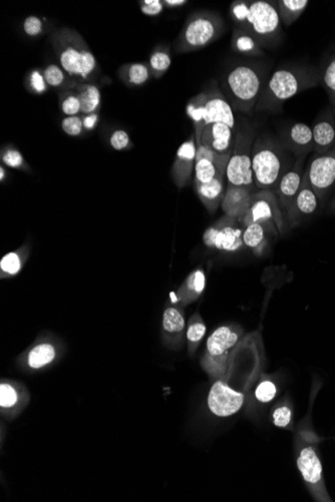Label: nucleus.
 <instances>
[{
    "label": "nucleus",
    "instance_id": "ddd939ff",
    "mask_svg": "<svg viewBox=\"0 0 335 502\" xmlns=\"http://www.w3.org/2000/svg\"><path fill=\"white\" fill-rule=\"evenodd\" d=\"M231 155H221L197 144L194 184H207L220 176H226Z\"/></svg>",
    "mask_w": 335,
    "mask_h": 502
},
{
    "label": "nucleus",
    "instance_id": "3c124183",
    "mask_svg": "<svg viewBox=\"0 0 335 502\" xmlns=\"http://www.w3.org/2000/svg\"><path fill=\"white\" fill-rule=\"evenodd\" d=\"M330 108H331V109H332V113H334V118H335V104H334V106H330Z\"/></svg>",
    "mask_w": 335,
    "mask_h": 502
},
{
    "label": "nucleus",
    "instance_id": "8fccbe9b",
    "mask_svg": "<svg viewBox=\"0 0 335 502\" xmlns=\"http://www.w3.org/2000/svg\"><path fill=\"white\" fill-rule=\"evenodd\" d=\"M6 171L4 170V165H1V166H0V181H1L2 183L6 180Z\"/></svg>",
    "mask_w": 335,
    "mask_h": 502
},
{
    "label": "nucleus",
    "instance_id": "39448f33",
    "mask_svg": "<svg viewBox=\"0 0 335 502\" xmlns=\"http://www.w3.org/2000/svg\"><path fill=\"white\" fill-rule=\"evenodd\" d=\"M264 84L262 74L257 69L248 64H240L226 74L223 91L233 109L252 116Z\"/></svg>",
    "mask_w": 335,
    "mask_h": 502
},
{
    "label": "nucleus",
    "instance_id": "a878e982",
    "mask_svg": "<svg viewBox=\"0 0 335 502\" xmlns=\"http://www.w3.org/2000/svg\"><path fill=\"white\" fill-rule=\"evenodd\" d=\"M29 245L21 246L16 251L9 253L4 256L0 262V277L1 279L14 277L19 274L29 259Z\"/></svg>",
    "mask_w": 335,
    "mask_h": 502
},
{
    "label": "nucleus",
    "instance_id": "f03ea898",
    "mask_svg": "<svg viewBox=\"0 0 335 502\" xmlns=\"http://www.w3.org/2000/svg\"><path fill=\"white\" fill-rule=\"evenodd\" d=\"M321 76L312 68H287L274 71L263 88L255 111H277L284 101L301 91L314 88Z\"/></svg>",
    "mask_w": 335,
    "mask_h": 502
},
{
    "label": "nucleus",
    "instance_id": "a211bd4d",
    "mask_svg": "<svg viewBox=\"0 0 335 502\" xmlns=\"http://www.w3.org/2000/svg\"><path fill=\"white\" fill-rule=\"evenodd\" d=\"M304 163V156H300L295 161V165L284 176H282L274 193L276 194L280 207H281L285 217L289 212L290 206L299 192L300 186L304 181V171L302 169ZM287 221V220H286Z\"/></svg>",
    "mask_w": 335,
    "mask_h": 502
},
{
    "label": "nucleus",
    "instance_id": "a18cd8bd",
    "mask_svg": "<svg viewBox=\"0 0 335 502\" xmlns=\"http://www.w3.org/2000/svg\"><path fill=\"white\" fill-rule=\"evenodd\" d=\"M141 11L148 16H157L164 11L162 0H144L140 1Z\"/></svg>",
    "mask_w": 335,
    "mask_h": 502
},
{
    "label": "nucleus",
    "instance_id": "6ab92c4d",
    "mask_svg": "<svg viewBox=\"0 0 335 502\" xmlns=\"http://www.w3.org/2000/svg\"><path fill=\"white\" fill-rule=\"evenodd\" d=\"M315 155H324L335 146V118L331 108L327 109L312 126Z\"/></svg>",
    "mask_w": 335,
    "mask_h": 502
},
{
    "label": "nucleus",
    "instance_id": "de8ad7c7",
    "mask_svg": "<svg viewBox=\"0 0 335 502\" xmlns=\"http://www.w3.org/2000/svg\"><path fill=\"white\" fill-rule=\"evenodd\" d=\"M84 126L86 130H93L94 126L96 124V119H98V114H89V116H84Z\"/></svg>",
    "mask_w": 335,
    "mask_h": 502
},
{
    "label": "nucleus",
    "instance_id": "603ef678",
    "mask_svg": "<svg viewBox=\"0 0 335 502\" xmlns=\"http://www.w3.org/2000/svg\"><path fill=\"white\" fill-rule=\"evenodd\" d=\"M334 205L335 206V202L334 203Z\"/></svg>",
    "mask_w": 335,
    "mask_h": 502
},
{
    "label": "nucleus",
    "instance_id": "72a5a7b5",
    "mask_svg": "<svg viewBox=\"0 0 335 502\" xmlns=\"http://www.w3.org/2000/svg\"><path fill=\"white\" fill-rule=\"evenodd\" d=\"M172 64V57H171L170 49L166 47H157L151 54L149 59V68L153 78H162L164 74L167 73Z\"/></svg>",
    "mask_w": 335,
    "mask_h": 502
},
{
    "label": "nucleus",
    "instance_id": "9b49d317",
    "mask_svg": "<svg viewBox=\"0 0 335 502\" xmlns=\"http://www.w3.org/2000/svg\"><path fill=\"white\" fill-rule=\"evenodd\" d=\"M244 228L237 219L224 216L205 231L203 242L206 247L224 253H236L245 247L243 242Z\"/></svg>",
    "mask_w": 335,
    "mask_h": 502
},
{
    "label": "nucleus",
    "instance_id": "6e6552de",
    "mask_svg": "<svg viewBox=\"0 0 335 502\" xmlns=\"http://www.w3.org/2000/svg\"><path fill=\"white\" fill-rule=\"evenodd\" d=\"M255 141V131L249 123H242L237 128L232 155L228 163L226 179L228 185L246 186L258 191L253 181L252 149Z\"/></svg>",
    "mask_w": 335,
    "mask_h": 502
},
{
    "label": "nucleus",
    "instance_id": "ea45409f",
    "mask_svg": "<svg viewBox=\"0 0 335 502\" xmlns=\"http://www.w3.org/2000/svg\"><path fill=\"white\" fill-rule=\"evenodd\" d=\"M19 401V394L11 385L2 383L0 386V406L2 408H11Z\"/></svg>",
    "mask_w": 335,
    "mask_h": 502
},
{
    "label": "nucleus",
    "instance_id": "2f4dec72",
    "mask_svg": "<svg viewBox=\"0 0 335 502\" xmlns=\"http://www.w3.org/2000/svg\"><path fill=\"white\" fill-rule=\"evenodd\" d=\"M232 44L235 51L239 54L251 56H262L260 42L241 29H236L233 32Z\"/></svg>",
    "mask_w": 335,
    "mask_h": 502
},
{
    "label": "nucleus",
    "instance_id": "7c9ffc66",
    "mask_svg": "<svg viewBox=\"0 0 335 502\" xmlns=\"http://www.w3.org/2000/svg\"><path fill=\"white\" fill-rule=\"evenodd\" d=\"M119 74L124 83L136 86H143L152 76L148 64H141V62L125 64L120 69Z\"/></svg>",
    "mask_w": 335,
    "mask_h": 502
},
{
    "label": "nucleus",
    "instance_id": "4c0bfd02",
    "mask_svg": "<svg viewBox=\"0 0 335 502\" xmlns=\"http://www.w3.org/2000/svg\"><path fill=\"white\" fill-rule=\"evenodd\" d=\"M2 165L9 166L12 169H19V170L29 171L26 160L21 151L14 146H6L1 150Z\"/></svg>",
    "mask_w": 335,
    "mask_h": 502
},
{
    "label": "nucleus",
    "instance_id": "dca6fc26",
    "mask_svg": "<svg viewBox=\"0 0 335 502\" xmlns=\"http://www.w3.org/2000/svg\"><path fill=\"white\" fill-rule=\"evenodd\" d=\"M236 131L225 124H212L203 129L196 141L215 153L231 155L234 146Z\"/></svg>",
    "mask_w": 335,
    "mask_h": 502
},
{
    "label": "nucleus",
    "instance_id": "58836bf2",
    "mask_svg": "<svg viewBox=\"0 0 335 502\" xmlns=\"http://www.w3.org/2000/svg\"><path fill=\"white\" fill-rule=\"evenodd\" d=\"M84 128V119L81 116H66L61 121V129L71 136H81Z\"/></svg>",
    "mask_w": 335,
    "mask_h": 502
},
{
    "label": "nucleus",
    "instance_id": "c03bdc74",
    "mask_svg": "<svg viewBox=\"0 0 335 502\" xmlns=\"http://www.w3.org/2000/svg\"><path fill=\"white\" fill-rule=\"evenodd\" d=\"M131 140L129 134L123 130H116L111 136L110 144L111 148L116 151H123L129 148Z\"/></svg>",
    "mask_w": 335,
    "mask_h": 502
},
{
    "label": "nucleus",
    "instance_id": "c9c22d12",
    "mask_svg": "<svg viewBox=\"0 0 335 502\" xmlns=\"http://www.w3.org/2000/svg\"><path fill=\"white\" fill-rule=\"evenodd\" d=\"M76 86L74 88L63 89L59 93V108L64 116H81V99L79 98Z\"/></svg>",
    "mask_w": 335,
    "mask_h": 502
},
{
    "label": "nucleus",
    "instance_id": "423d86ee",
    "mask_svg": "<svg viewBox=\"0 0 335 502\" xmlns=\"http://www.w3.org/2000/svg\"><path fill=\"white\" fill-rule=\"evenodd\" d=\"M187 114L194 124L195 136L209 124L222 123L236 128L234 109L217 86L193 96L187 104Z\"/></svg>",
    "mask_w": 335,
    "mask_h": 502
},
{
    "label": "nucleus",
    "instance_id": "5701e85b",
    "mask_svg": "<svg viewBox=\"0 0 335 502\" xmlns=\"http://www.w3.org/2000/svg\"><path fill=\"white\" fill-rule=\"evenodd\" d=\"M185 317L178 308L169 307L163 315V331L168 344L175 346L182 342L185 333Z\"/></svg>",
    "mask_w": 335,
    "mask_h": 502
},
{
    "label": "nucleus",
    "instance_id": "79ce46f5",
    "mask_svg": "<svg viewBox=\"0 0 335 502\" xmlns=\"http://www.w3.org/2000/svg\"><path fill=\"white\" fill-rule=\"evenodd\" d=\"M29 89L36 94H42L47 91V84L44 74L39 69H34L29 76Z\"/></svg>",
    "mask_w": 335,
    "mask_h": 502
},
{
    "label": "nucleus",
    "instance_id": "b1692460",
    "mask_svg": "<svg viewBox=\"0 0 335 502\" xmlns=\"http://www.w3.org/2000/svg\"><path fill=\"white\" fill-rule=\"evenodd\" d=\"M206 286V275L204 270L196 269L184 281L182 286L179 288L178 299L184 306L191 304L200 297Z\"/></svg>",
    "mask_w": 335,
    "mask_h": 502
},
{
    "label": "nucleus",
    "instance_id": "412c9836",
    "mask_svg": "<svg viewBox=\"0 0 335 502\" xmlns=\"http://www.w3.org/2000/svg\"><path fill=\"white\" fill-rule=\"evenodd\" d=\"M283 141L289 150L299 156H306L314 151V134L309 124L296 123L283 133Z\"/></svg>",
    "mask_w": 335,
    "mask_h": 502
},
{
    "label": "nucleus",
    "instance_id": "09e8293b",
    "mask_svg": "<svg viewBox=\"0 0 335 502\" xmlns=\"http://www.w3.org/2000/svg\"><path fill=\"white\" fill-rule=\"evenodd\" d=\"M164 6L169 7V9H175V7H180L185 6L188 4L186 0H164Z\"/></svg>",
    "mask_w": 335,
    "mask_h": 502
},
{
    "label": "nucleus",
    "instance_id": "2eb2a0df",
    "mask_svg": "<svg viewBox=\"0 0 335 502\" xmlns=\"http://www.w3.org/2000/svg\"><path fill=\"white\" fill-rule=\"evenodd\" d=\"M319 199L310 185L304 171V181L300 186L299 192L297 193L287 212L286 220L289 227L294 228L301 223L304 219L314 215L319 208Z\"/></svg>",
    "mask_w": 335,
    "mask_h": 502
},
{
    "label": "nucleus",
    "instance_id": "aec40b11",
    "mask_svg": "<svg viewBox=\"0 0 335 502\" xmlns=\"http://www.w3.org/2000/svg\"><path fill=\"white\" fill-rule=\"evenodd\" d=\"M257 191H252L246 186H236L227 185L224 198H223V212L231 218H241L243 214L246 212L252 202L253 195Z\"/></svg>",
    "mask_w": 335,
    "mask_h": 502
},
{
    "label": "nucleus",
    "instance_id": "f8f14e48",
    "mask_svg": "<svg viewBox=\"0 0 335 502\" xmlns=\"http://www.w3.org/2000/svg\"><path fill=\"white\" fill-rule=\"evenodd\" d=\"M305 171L310 185L319 199L335 184V146L324 155H315Z\"/></svg>",
    "mask_w": 335,
    "mask_h": 502
},
{
    "label": "nucleus",
    "instance_id": "37998d69",
    "mask_svg": "<svg viewBox=\"0 0 335 502\" xmlns=\"http://www.w3.org/2000/svg\"><path fill=\"white\" fill-rule=\"evenodd\" d=\"M275 395H276V387L270 381L262 382V383L257 387L256 392H255L256 398L259 400V401L263 402V403H267V402L271 401V400L274 398Z\"/></svg>",
    "mask_w": 335,
    "mask_h": 502
},
{
    "label": "nucleus",
    "instance_id": "20e7f679",
    "mask_svg": "<svg viewBox=\"0 0 335 502\" xmlns=\"http://www.w3.org/2000/svg\"><path fill=\"white\" fill-rule=\"evenodd\" d=\"M289 161L282 146L266 136H258L252 149V174L255 188L273 191L289 171Z\"/></svg>",
    "mask_w": 335,
    "mask_h": 502
},
{
    "label": "nucleus",
    "instance_id": "4be33fe9",
    "mask_svg": "<svg viewBox=\"0 0 335 502\" xmlns=\"http://www.w3.org/2000/svg\"><path fill=\"white\" fill-rule=\"evenodd\" d=\"M226 176H220L207 184H194L195 191L208 212L214 213L222 204L226 188Z\"/></svg>",
    "mask_w": 335,
    "mask_h": 502
},
{
    "label": "nucleus",
    "instance_id": "cd10ccee",
    "mask_svg": "<svg viewBox=\"0 0 335 502\" xmlns=\"http://www.w3.org/2000/svg\"><path fill=\"white\" fill-rule=\"evenodd\" d=\"M271 231L260 223H253L244 227L243 242L245 247L251 249L254 253H261L267 244L268 234Z\"/></svg>",
    "mask_w": 335,
    "mask_h": 502
},
{
    "label": "nucleus",
    "instance_id": "0eeeda50",
    "mask_svg": "<svg viewBox=\"0 0 335 502\" xmlns=\"http://www.w3.org/2000/svg\"><path fill=\"white\" fill-rule=\"evenodd\" d=\"M224 29V21L217 14L199 11L192 14L174 42L177 54L199 51L219 39Z\"/></svg>",
    "mask_w": 335,
    "mask_h": 502
},
{
    "label": "nucleus",
    "instance_id": "49530a36",
    "mask_svg": "<svg viewBox=\"0 0 335 502\" xmlns=\"http://www.w3.org/2000/svg\"><path fill=\"white\" fill-rule=\"evenodd\" d=\"M273 419H274V424L276 426L286 427L291 420V411L287 407H280L273 414Z\"/></svg>",
    "mask_w": 335,
    "mask_h": 502
},
{
    "label": "nucleus",
    "instance_id": "e433bc0d",
    "mask_svg": "<svg viewBox=\"0 0 335 502\" xmlns=\"http://www.w3.org/2000/svg\"><path fill=\"white\" fill-rule=\"evenodd\" d=\"M320 76H321V83L324 84L325 91L329 94L330 104L334 106L335 104V54L326 62Z\"/></svg>",
    "mask_w": 335,
    "mask_h": 502
},
{
    "label": "nucleus",
    "instance_id": "4468645a",
    "mask_svg": "<svg viewBox=\"0 0 335 502\" xmlns=\"http://www.w3.org/2000/svg\"><path fill=\"white\" fill-rule=\"evenodd\" d=\"M244 395L230 388L224 381H217L213 385L208 396V405L213 414L228 417L241 409Z\"/></svg>",
    "mask_w": 335,
    "mask_h": 502
},
{
    "label": "nucleus",
    "instance_id": "393cba45",
    "mask_svg": "<svg viewBox=\"0 0 335 502\" xmlns=\"http://www.w3.org/2000/svg\"><path fill=\"white\" fill-rule=\"evenodd\" d=\"M297 466L304 481L309 483H317L321 479L322 466L319 457L311 447H306L300 452Z\"/></svg>",
    "mask_w": 335,
    "mask_h": 502
},
{
    "label": "nucleus",
    "instance_id": "c756f323",
    "mask_svg": "<svg viewBox=\"0 0 335 502\" xmlns=\"http://www.w3.org/2000/svg\"><path fill=\"white\" fill-rule=\"evenodd\" d=\"M307 0H279L276 1L278 14L283 26H290L304 14L309 6Z\"/></svg>",
    "mask_w": 335,
    "mask_h": 502
},
{
    "label": "nucleus",
    "instance_id": "c85d7f7f",
    "mask_svg": "<svg viewBox=\"0 0 335 502\" xmlns=\"http://www.w3.org/2000/svg\"><path fill=\"white\" fill-rule=\"evenodd\" d=\"M56 347L51 343L41 342L32 347L27 353V364L32 369H41V368L51 364L56 359Z\"/></svg>",
    "mask_w": 335,
    "mask_h": 502
},
{
    "label": "nucleus",
    "instance_id": "bb28decb",
    "mask_svg": "<svg viewBox=\"0 0 335 502\" xmlns=\"http://www.w3.org/2000/svg\"><path fill=\"white\" fill-rule=\"evenodd\" d=\"M76 89L81 99V116L96 114L101 106L100 89L96 84L83 83L76 84Z\"/></svg>",
    "mask_w": 335,
    "mask_h": 502
},
{
    "label": "nucleus",
    "instance_id": "f3484780",
    "mask_svg": "<svg viewBox=\"0 0 335 502\" xmlns=\"http://www.w3.org/2000/svg\"><path fill=\"white\" fill-rule=\"evenodd\" d=\"M196 155L197 141L194 134L179 148L171 170L174 183L179 189L185 188L192 178L195 171Z\"/></svg>",
    "mask_w": 335,
    "mask_h": 502
},
{
    "label": "nucleus",
    "instance_id": "7ed1b4c3",
    "mask_svg": "<svg viewBox=\"0 0 335 502\" xmlns=\"http://www.w3.org/2000/svg\"><path fill=\"white\" fill-rule=\"evenodd\" d=\"M230 16L239 29L256 39L260 44L274 41L281 32L282 22L276 2L237 0L231 4Z\"/></svg>",
    "mask_w": 335,
    "mask_h": 502
},
{
    "label": "nucleus",
    "instance_id": "a19ab883",
    "mask_svg": "<svg viewBox=\"0 0 335 502\" xmlns=\"http://www.w3.org/2000/svg\"><path fill=\"white\" fill-rule=\"evenodd\" d=\"M44 21L39 16H27L24 19V24H22V29H24V34L31 37L41 36L42 32H44Z\"/></svg>",
    "mask_w": 335,
    "mask_h": 502
},
{
    "label": "nucleus",
    "instance_id": "9d476101",
    "mask_svg": "<svg viewBox=\"0 0 335 502\" xmlns=\"http://www.w3.org/2000/svg\"><path fill=\"white\" fill-rule=\"evenodd\" d=\"M237 221L243 228L250 224L260 223L266 226L272 233L279 234L289 226L276 194L273 191L258 190L255 192L251 205Z\"/></svg>",
    "mask_w": 335,
    "mask_h": 502
},
{
    "label": "nucleus",
    "instance_id": "473e14b6",
    "mask_svg": "<svg viewBox=\"0 0 335 502\" xmlns=\"http://www.w3.org/2000/svg\"><path fill=\"white\" fill-rule=\"evenodd\" d=\"M42 74L46 79L47 86H51V88L61 89L63 91V89L74 88L76 84H78L74 79L69 78L68 74L61 68L59 64H49L44 69Z\"/></svg>",
    "mask_w": 335,
    "mask_h": 502
},
{
    "label": "nucleus",
    "instance_id": "1a4fd4ad",
    "mask_svg": "<svg viewBox=\"0 0 335 502\" xmlns=\"http://www.w3.org/2000/svg\"><path fill=\"white\" fill-rule=\"evenodd\" d=\"M243 331L236 325H227L216 329L208 338L203 366L210 374L220 376L227 369L231 352L241 340Z\"/></svg>",
    "mask_w": 335,
    "mask_h": 502
},
{
    "label": "nucleus",
    "instance_id": "f257e3e1",
    "mask_svg": "<svg viewBox=\"0 0 335 502\" xmlns=\"http://www.w3.org/2000/svg\"><path fill=\"white\" fill-rule=\"evenodd\" d=\"M51 46L61 68L76 83H91L99 71V64L89 44L74 29L64 27L51 36Z\"/></svg>",
    "mask_w": 335,
    "mask_h": 502
},
{
    "label": "nucleus",
    "instance_id": "f704fd0d",
    "mask_svg": "<svg viewBox=\"0 0 335 502\" xmlns=\"http://www.w3.org/2000/svg\"><path fill=\"white\" fill-rule=\"evenodd\" d=\"M206 334V325L199 313H195L189 321L186 337L188 341L189 354H194L200 342Z\"/></svg>",
    "mask_w": 335,
    "mask_h": 502
}]
</instances>
